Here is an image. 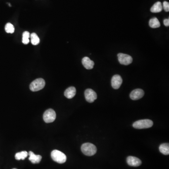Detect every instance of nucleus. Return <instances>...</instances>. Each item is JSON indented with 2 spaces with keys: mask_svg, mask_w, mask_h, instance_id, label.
Wrapping results in <instances>:
<instances>
[{
  "mask_svg": "<svg viewBox=\"0 0 169 169\" xmlns=\"http://www.w3.org/2000/svg\"><path fill=\"white\" fill-rule=\"evenodd\" d=\"M43 117L44 121L46 123L53 122L56 118V112L51 108L48 109L44 112Z\"/></svg>",
  "mask_w": 169,
  "mask_h": 169,
  "instance_id": "nucleus-5",
  "label": "nucleus"
},
{
  "mask_svg": "<svg viewBox=\"0 0 169 169\" xmlns=\"http://www.w3.org/2000/svg\"><path fill=\"white\" fill-rule=\"evenodd\" d=\"M122 82L123 79L119 75H115L112 79V87L114 89H118L121 86Z\"/></svg>",
  "mask_w": 169,
  "mask_h": 169,
  "instance_id": "nucleus-8",
  "label": "nucleus"
},
{
  "mask_svg": "<svg viewBox=\"0 0 169 169\" xmlns=\"http://www.w3.org/2000/svg\"><path fill=\"white\" fill-rule=\"evenodd\" d=\"M5 31L7 33H13L15 32V28L12 24L8 23L5 27Z\"/></svg>",
  "mask_w": 169,
  "mask_h": 169,
  "instance_id": "nucleus-20",
  "label": "nucleus"
},
{
  "mask_svg": "<svg viewBox=\"0 0 169 169\" xmlns=\"http://www.w3.org/2000/svg\"><path fill=\"white\" fill-rule=\"evenodd\" d=\"M153 125L152 121L150 119H142L135 122L133 124V127L138 129H147L150 128Z\"/></svg>",
  "mask_w": 169,
  "mask_h": 169,
  "instance_id": "nucleus-3",
  "label": "nucleus"
},
{
  "mask_svg": "<svg viewBox=\"0 0 169 169\" xmlns=\"http://www.w3.org/2000/svg\"></svg>",
  "mask_w": 169,
  "mask_h": 169,
  "instance_id": "nucleus-23",
  "label": "nucleus"
},
{
  "mask_svg": "<svg viewBox=\"0 0 169 169\" xmlns=\"http://www.w3.org/2000/svg\"><path fill=\"white\" fill-rule=\"evenodd\" d=\"M163 23H164V26L166 27H169V19H165L163 20Z\"/></svg>",
  "mask_w": 169,
  "mask_h": 169,
  "instance_id": "nucleus-22",
  "label": "nucleus"
},
{
  "mask_svg": "<svg viewBox=\"0 0 169 169\" xmlns=\"http://www.w3.org/2000/svg\"><path fill=\"white\" fill-rule=\"evenodd\" d=\"M28 155H29V160L34 164L40 163L42 159V156L41 155H36L32 151H30L28 153Z\"/></svg>",
  "mask_w": 169,
  "mask_h": 169,
  "instance_id": "nucleus-12",
  "label": "nucleus"
},
{
  "mask_svg": "<svg viewBox=\"0 0 169 169\" xmlns=\"http://www.w3.org/2000/svg\"><path fill=\"white\" fill-rule=\"evenodd\" d=\"M30 38L32 45H37L40 43V38L36 33L34 32L32 33L30 35Z\"/></svg>",
  "mask_w": 169,
  "mask_h": 169,
  "instance_id": "nucleus-18",
  "label": "nucleus"
},
{
  "mask_svg": "<svg viewBox=\"0 0 169 169\" xmlns=\"http://www.w3.org/2000/svg\"><path fill=\"white\" fill-rule=\"evenodd\" d=\"M163 5L160 2H155L151 8V12L153 13H159L162 11Z\"/></svg>",
  "mask_w": 169,
  "mask_h": 169,
  "instance_id": "nucleus-14",
  "label": "nucleus"
},
{
  "mask_svg": "<svg viewBox=\"0 0 169 169\" xmlns=\"http://www.w3.org/2000/svg\"><path fill=\"white\" fill-rule=\"evenodd\" d=\"M45 86V80L43 78H39L35 79L31 83L30 89L32 91L36 92L43 89Z\"/></svg>",
  "mask_w": 169,
  "mask_h": 169,
  "instance_id": "nucleus-4",
  "label": "nucleus"
},
{
  "mask_svg": "<svg viewBox=\"0 0 169 169\" xmlns=\"http://www.w3.org/2000/svg\"><path fill=\"white\" fill-rule=\"evenodd\" d=\"M144 95V92L142 89H136L131 92L130 97L132 100H138L141 99Z\"/></svg>",
  "mask_w": 169,
  "mask_h": 169,
  "instance_id": "nucleus-9",
  "label": "nucleus"
},
{
  "mask_svg": "<svg viewBox=\"0 0 169 169\" xmlns=\"http://www.w3.org/2000/svg\"><path fill=\"white\" fill-rule=\"evenodd\" d=\"M30 37V34L29 32L25 31L23 33L22 42L24 44H27L29 43V38Z\"/></svg>",
  "mask_w": 169,
  "mask_h": 169,
  "instance_id": "nucleus-19",
  "label": "nucleus"
},
{
  "mask_svg": "<svg viewBox=\"0 0 169 169\" xmlns=\"http://www.w3.org/2000/svg\"><path fill=\"white\" fill-rule=\"evenodd\" d=\"M52 159L59 163H64L66 161L67 157L64 153L57 150H54L51 153Z\"/></svg>",
  "mask_w": 169,
  "mask_h": 169,
  "instance_id": "nucleus-2",
  "label": "nucleus"
},
{
  "mask_svg": "<svg viewBox=\"0 0 169 169\" xmlns=\"http://www.w3.org/2000/svg\"><path fill=\"white\" fill-rule=\"evenodd\" d=\"M82 63L84 67L87 70L92 69L94 67L95 63L88 57H84L82 59Z\"/></svg>",
  "mask_w": 169,
  "mask_h": 169,
  "instance_id": "nucleus-11",
  "label": "nucleus"
},
{
  "mask_svg": "<svg viewBox=\"0 0 169 169\" xmlns=\"http://www.w3.org/2000/svg\"><path fill=\"white\" fill-rule=\"evenodd\" d=\"M86 100L88 103H92L97 99V94L91 89H87L85 92Z\"/></svg>",
  "mask_w": 169,
  "mask_h": 169,
  "instance_id": "nucleus-7",
  "label": "nucleus"
},
{
  "mask_svg": "<svg viewBox=\"0 0 169 169\" xmlns=\"http://www.w3.org/2000/svg\"><path fill=\"white\" fill-rule=\"evenodd\" d=\"M149 25L152 28H157L160 27V23L157 18H154L150 19Z\"/></svg>",
  "mask_w": 169,
  "mask_h": 169,
  "instance_id": "nucleus-16",
  "label": "nucleus"
},
{
  "mask_svg": "<svg viewBox=\"0 0 169 169\" xmlns=\"http://www.w3.org/2000/svg\"><path fill=\"white\" fill-rule=\"evenodd\" d=\"M76 94V89L74 87H70L66 89L65 92V96L68 99H71L74 97Z\"/></svg>",
  "mask_w": 169,
  "mask_h": 169,
  "instance_id": "nucleus-13",
  "label": "nucleus"
},
{
  "mask_svg": "<svg viewBox=\"0 0 169 169\" xmlns=\"http://www.w3.org/2000/svg\"><path fill=\"white\" fill-rule=\"evenodd\" d=\"M159 150L161 153L164 155H168L169 154V143H163L159 146Z\"/></svg>",
  "mask_w": 169,
  "mask_h": 169,
  "instance_id": "nucleus-15",
  "label": "nucleus"
},
{
  "mask_svg": "<svg viewBox=\"0 0 169 169\" xmlns=\"http://www.w3.org/2000/svg\"><path fill=\"white\" fill-rule=\"evenodd\" d=\"M118 61L121 65H130L133 62V58L131 56L127 54L119 53L117 55Z\"/></svg>",
  "mask_w": 169,
  "mask_h": 169,
  "instance_id": "nucleus-6",
  "label": "nucleus"
},
{
  "mask_svg": "<svg viewBox=\"0 0 169 169\" xmlns=\"http://www.w3.org/2000/svg\"><path fill=\"white\" fill-rule=\"evenodd\" d=\"M28 155V153L27 152L23 151L16 153L15 154V158L17 160H25L27 157Z\"/></svg>",
  "mask_w": 169,
  "mask_h": 169,
  "instance_id": "nucleus-17",
  "label": "nucleus"
},
{
  "mask_svg": "<svg viewBox=\"0 0 169 169\" xmlns=\"http://www.w3.org/2000/svg\"><path fill=\"white\" fill-rule=\"evenodd\" d=\"M126 161L128 165L133 167H138L142 164L141 160L134 156H129L126 159Z\"/></svg>",
  "mask_w": 169,
  "mask_h": 169,
  "instance_id": "nucleus-10",
  "label": "nucleus"
},
{
  "mask_svg": "<svg viewBox=\"0 0 169 169\" xmlns=\"http://www.w3.org/2000/svg\"><path fill=\"white\" fill-rule=\"evenodd\" d=\"M81 150L85 155L92 156L97 152V148L95 145L90 143H86L81 146Z\"/></svg>",
  "mask_w": 169,
  "mask_h": 169,
  "instance_id": "nucleus-1",
  "label": "nucleus"
},
{
  "mask_svg": "<svg viewBox=\"0 0 169 169\" xmlns=\"http://www.w3.org/2000/svg\"><path fill=\"white\" fill-rule=\"evenodd\" d=\"M163 8L164 11L166 12H168L169 11V3L166 1L163 2Z\"/></svg>",
  "mask_w": 169,
  "mask_h": 169,
  "instance_id": "nucleus-21",
  "label": "nucleus"
}]
</instances>
